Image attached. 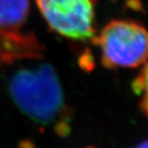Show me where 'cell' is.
<instances>
[{
    "mask_svg": "<svg viewBox=\"0 0 148 148\" xmlns=\"http://www.w3.org/2000/svg\"><path fill=\"white\" fill-rule=\"evenodd\" d=\"M8 90L19 110L31 121L54 127L61 136L69 133L72 112L56 71L50 64L18 71L10 80Z\"/></svg>",
    "mask_w": 148,
    "mask_h": 148,
    "instance_id": "6da1fadb",
    "label": "cell"
},
{
    "mask_svg": "<svg viewBox=\"0 0 148 148\" xmlns=\"http://www.w3.org/2000/svg\"><path fill=\"white\" fill-rule=\"evenodd\" d=\"M91 41L107 69L136 68L148 58V30L135 21L112 20Z\"/></svg>",
    "mask_w": 148,
    "mask_h": 148,
    "instance_id": "7a4b0ae2",
    "label": "cell"
},
{
    "mask_svg": "<svg viewBox=\"0 0 148 148\" xmlns=\"http://www.w3.org/2000/svg\"><path fill=\"white\" fill-rule=\"evenodd\" d=\"M49 29L73 41H88L97 34L96 0H35Z\"/></svg>",
    "mask_w": 148,
    "mask_h": 148,
    "instance_id": "3957f363",
    "label": "cell"
},
{
    "mask_svg": "<svg viewBox=\"0 0 148 148\" xmlns=\"http://www.w3.org/2000/svg\"><path fill=\"white\" fill-rule=\"evenodd\" d=\"M44 52L45 47L33 31L0 29V67L22 60H40L44 58Z\"/></svg>",
    "mask_w": 148,
    "mask_h": 148,
    "instance_id": "277c9868",
    "label": "cell"
},
{
    "mask_svg": "<svg viewBox=\"0 0 148 148\" xmlns=\"http://www.w3.org/2000/svg\"><path fill=\"white\" fill-rule=\"evenodd\" d=\"M29 10V0H0V29H23Z\"/></svg>",
    "mask_w": 148,
    "mask_h": 148,
    "instance_id": "5b68a950",
    "label": "cell"
},
{
    "mask_svg": "<svg viewBox=\"0 0 148 148\" xmlns=\"http://www.w3.org/2000/svg\"><path fill=\"white\" fill-rule=\"evenodd\" d=\"M143 65L139 75L132 83V89L134 93L141 96L140 109L148 117V58Z\"/></svg>",
    "mask_w": 148,
    "mask_h": 148,
    "instance_id": "8992f818",
    "label": "cell"
},
{
    "mask_svg": "<svg viewBox=\"0 0 148 148\" xmlns=\"http://www.w3.org/2000/svg\"><path fill=\"white\" fill-rule=\"evenodd\" d=\"M138 146H144V147H148V142H144L143 144L139 145Z\"/></svg>",
    "mask_w": 148,
    "mask_h": 148,
    "instance_id": "52a82bcc",
    "label": "cell"
}]
</instances>
